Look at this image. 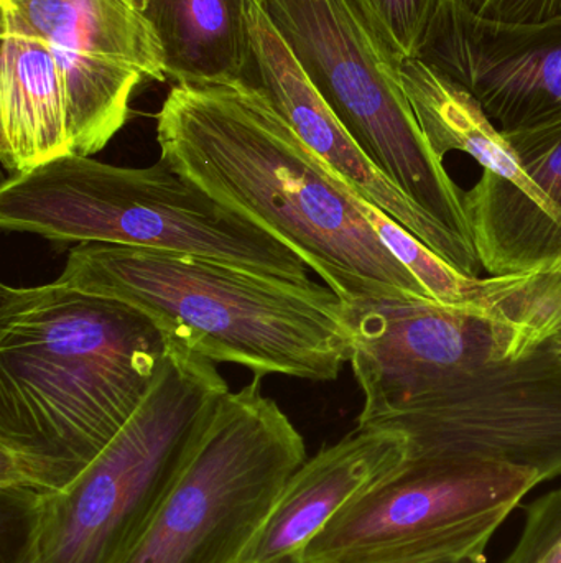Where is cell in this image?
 I'll use <instances>...</instances> for the list:
<instances>
[{"mask_svg": "<svg viewBox=\"0 0 561 563\" xmlns=\"http://www.w3.org/2000/svg\"><path fill=\"white\" fill-rule=\"evenodd\" d=\"M2 22L48 43L61 68L71 154L92 157L124 128L144 81L167 79L134 0H0Z\"/></svg>", "mask_w": 561, "mask_h": 563, "instance_id": "10", "label": "cell"}, {"mask_svg": "<svg viewBox=\"0 0 561 563\" xmlns=\"http://www.w3.org/2000/svg\"><path fill=\"white\" fill-rule=\"evenodd\" d=\"M157 142L161 161L292 250L343 301L431 298L358 210L352 188L257 86L175 85Z\"/></svg>", "mask_w": 561, "mask_h": 563, "instance_id": "2", "label": "cell"}, {"mask_svg": "<svg viewBox=\"0 0 561 563\" xmlns=\"http://www.w3.org/2000/svg\"><path fill=\"white\" fill-rule=\"evenodd\" d=\"M345 307L362 407L519 360L556 338L431 298H358Z\"/></svg>", "mask_w": 561, "mask_h": 563, "instance_id": "11", "label": "cell"}, {"mask_svg": "<svg viewBox=\"0 0 561 563\" xmlns=\"http://www.w3.org/2000/svg\"><path fill=\"white\" fill-rule=\"evenodd\" d=\"M58 280L124 301L168 338L256 376L328 383L351 361L345 301L328 285L187 254L92 243L69 250Z\"/></svg>", "mask_w": 561, "mask_h": 563, "instance_id": "3", "label": "cell"}, {"mask_svg": "<svg viewBox=\"0 0 561 563\" xmlns=\"http://www.w3.org/2000/svg\"><path fill=\"white\" fill-rule=\"evenodd\" d=\"M391 59L417 58L445 0H349Z\"/></svg>", "mask_w": 561, "mask_h": 563, "instance_id": "19", "label": "cell"}, {"mask_svg": "<svg viewBox=\"0 0 561 563\" xmlns=\"http://www.w3.org/2000/svg\"><path fill=\"white\" fill-rule=\"evenodd\" d=\"M290 563H300V562H290Z\"/></svg>", "mask_w": 561, "mask_h": 563, "instance_id": "23", "label": "cell"}, {"mask_svg": "<svg viewBox=\"0 0 561 563\" xmlns=\"http://www.w3.org/2000/svg\"><path fill=\"white\" fill-rule=\"evenodd\" d=\"M356 144L412 201L474 246L464 197L431 151L391 58L349 0H257ZM476 247V246H474Z\"/></svg>", "mask_w": 561, "mask_h": 563, "instance_id": "7", "label": "cell"}, {"mask_svg": "<svg viewBox=\"0 0 561 563\" xmlns=\"http://www.w3.org/2000/svg\"><path fill=\"white\" fill-rule=\"evenodd\" d=\"M358 429L404 435L408 463L481 460L552 482L561 476V353L550 340L519 360L362 407Z\"/></svg>", "mask_w": 561, "mask_h": 563, "instance_id": "9", "label": "cell"}, {"mask_svg": "<svg viewBox=\"0 0 561 563\" xmlns=\"http://www.w3.org/2000/svg\"><path fill=\"white\" fill-rule=\"evenodd\" d=\"M71 154L65 78L45 40L2 22L0 161L9 177Z\"/></svg>", "mask_w": 561, "mask_h": 563, "instance_id": "15", "label": "cell"}, {"mask_svg": "<svg viewBox=\"0 0 561 563\" xmlns=\"http://www.w3.org/2000/svg\"><path fill=\"white\" fill-rule=\"evenodd\" d=\"M392 66L425 139L438 157L445 161L450 152L470 155L483 172L519 188L560 224L552 205L530 180L504 132L467 89L418 58L394 59Z\"/></svg>", "mask_w": 561, "mask_h": 563, "instance_id": "18", "label": "cell"}, {"mask_svg": "<svg viewBox=\"0 0 561 563\" xmlns=\"http://www.w3.org/2000/svg\"><path fill=\"white\" fill-rule=\"evenodd\" d=\"M175 85H233L253 69L254 0H134Z\"/></svg>", "mask_w": 561, "mask_h": 563, "instance_id": "17", "label": "cell"}, {"mask_svg": "<svg viewBox=\"0 0 561 563\" xmlns=\"http://www.w3.org/2000/svg\"><path fill=\"white\" fill-rule=\"evenodd\" d=\"M226 393L213 361L170 338L144 402L71 483L52 495L2 503L15 538L3 563H124Z\"/></svg>", "mask_w": 561, "mask_h": 563, "instance_id": "4", "label": "cell"}, {"mask_svg": "<svg viewBox=\"0 0 561 563\" xmlns=\"http://www.w3.org/2000/svg\"><path fill=\"white\" fill-rule=\"evenodd\" d=\"M540 485L529 470L481 460L405 463L346 506L300 563H486L501 526Z\"/></svg>", "mask_w": 561, "mask_h": 563, "instance_id": "8", "label": "cell"}, {"mask_svg": "<svg viewBox=\"0 0 561 563\" xmlns=\"http://www.w3.org/2000/svg\"><path fill=\"white\" fill-rule=\"evenodd\" d=\"M407 459L401 433L356 427L293 473L243 563L295 562L346 506L401 472Z\"/></svg>", "mask_w": 561, "mask_h": 563, "instance_id": "14", "label": "cell"}, {"mask_svg": "<svg viewBox=\"0 0 561 563\" xmlns=\"http://www.w3.org/2000/svg\"><path fill=\"white\" fill-rule=\"evenodd\" d=\"M503 563H561V486L526 506L519 541Z\"/></svg>", "mask_w": 561, "mask_h": 563, "instance_id": "21", "label": "cell"}, {"mask_svg": "<svg viewBox=\"0 0 561 563\" xmlns=\"http://www.w3.org/2000/svg\"><path fill=\"white\" fill-rule=\"evenodd\" d=\"M0 228L53 244H114L220 261L292 282L308 266L262 228L161 161L131 168L69 154L12 175Z\"/></svg>", "mask_w": 561, "mask_h": 563, "instance_id": "5", "label": "cell"}, {"mask_svg": "<svg viewBox=\"0 0 561 563\" xmlns=\"http://www.w3.org/2000/svg\"><path fill=\"white\" fill-rule=\"evenodd\" d=\"M417 58L467 89L503 132L561 119V15L514 25L445 0Z\"/></svg>", "mask_w": 561, "mask_h": 563, "instance_id": "12", "label": "cell"}, {"mask_svg": "<svg viewBox=\"0 0 561 563\" xmlns=\"http://www.w3.org/2000/svg\"><path fill=\"white\" fill-rule=\"evenodd\" d=\"M520 165L552 205L561 224V119L504 132Z\"/></svg>", "mask_w": 561, "mask_h": 563, "instance_id": "20", "label": "cell"}, {"mask_svg": "<svg viewBox=\"0 0 561 563\" xmlns=\"http://www.w3.org/2000/svg\"><path fill=\"white\" fill-rule=\"evenodd\" d=\"M461 7L493 22L542 23L561 15V0H457Z\"/></svg>", "mask_w": 561, "mask_h": 563, "instance_id": "22", "label": "cell"}, {"mask_svg": "<svg viewBox=\"0 0 561 563\" xmlns=\"http://www.w3.org/2000/svg\"><path fill=\"white\" fill-rule=\"evenodd\" d=\"M358 210L388 250L417 277L434 300L474 308L497 320L561 333V271L473 277L425 246L411 231L352 190Z\"/></svg>", "mask_w": 561, "mask_h": 563, "instance_id": "16", "label": "cell"}, {"mask_svg": "<svg viewBox=\"0 0 561 563\" xmlns=\"http://www.w3.org/2000/svg\"><path fill=\"white\" fill-rule=\"evenodd\" d=\"M262 376L217 399L124 563H243L293 473L305 440Z\"/></svg>", "mask_w": 561, "mask_h": 563, "instance_id": "6", "label": "cell"}, {"mask_svg": "<svg viewBox=\"0 0 561 563\" xmlns=\"http://www.w3.org/2000/svg\"><path fill=\"white\" fill-rule=\"evenodd\" d=\"M246 82L269 98L296 135L352 190L411 231L441 260L467 276H478L481 263L476 247L418 207L375 167L310 81L257 0L253 3V69Z\"/></svg>", "mask_w": 561, "mask_h": 563, "instance_id": "13", "label": "cell"}, {"mask_svg": "<svg viewBox=\"0 0 561 563\" xmlns=\"http://www.w3.org/2000/svg\"><path fill=\"white\" fill-rule=\"evenodd\" d=\"M170 338L137 308L58 279L0 287V499L71 483L150 393Z\"/></svg>", "mask_w": 561, "mask_h": 563, "instance_id": "1", "label": "cell"}]
</instances>
